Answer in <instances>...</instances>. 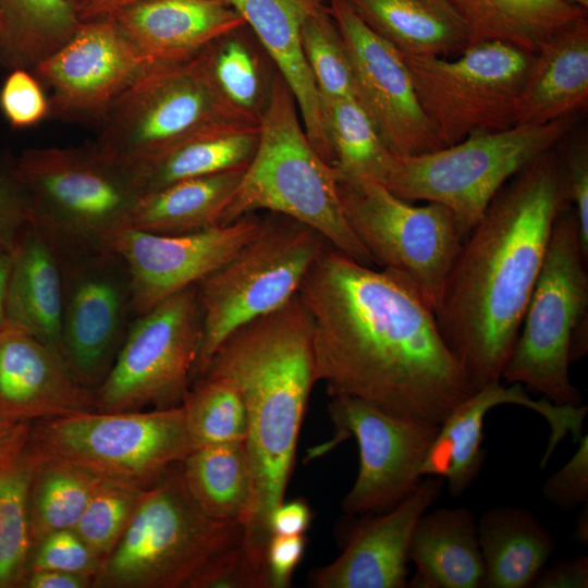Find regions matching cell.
Here are the masks:
<instances>
[{
    "instance_id": "6da1fadb",
    "label": "cell",
    "mask_w": 588,
    "mask_h": 588,
    "mask_svg": "<svg viewBox=\"0 0 588 588\" xmlns=\"http://www.w3.org/2000/svg\"><path fill=\"white\" fill-rule=\"evenodd\" d=\"M298 296L313 322L317 381L331 395L440 426L477 390L445 344L434 311L400 272L373 269L329 246Z\"/></svg>"
},
{
    "instance_id": "7a4b0ae2",
    "label": "cell",
    "mask_w": 588,
    "mask_h": 588,
    "mask_svg": "<svg viewBox=\"0 0 588 588\" xmlns=\"http://www.w3.org/2000/svg\"><path fill=\"white\" fill-rule=\"evenodd\" d=\"M569 207L565 172L553 148L504 184L462 242L434 316L477 390L500 382L553 225Z\"/></svg>"
},
{
    "instance_id": "3957f363",
    "label": "cell",
    "mask_w": 588,
    "mask_h": 588,
    "mask_svg": "<svg viewBox=\"0 0 588 588\" xmlns=\"http://www.w3.org/2000/svg\"><path fill=\"white\" fill-rule=\"evenodd\" d=\"M313 336L311 318L297 293L232 331L199 378L230 381L246 407L245 446L255 505L241 544L257 561H265L270 518L284 501L307 401L317 382Z\"/></svg>"
},
{
    "instance_id": "277c9868",
    "label": "cell",
    "mask_w": 588,
    "mask_h": 588,
    "mask_svg": "<svg viewBox=\"0 0 588 588\" xmlns=\"http://www.w3.org/2000/svg\"><path fill=\"white\" fill-rule=\"evenodd\" d=\"M298 113L294 95L278 73L257 149L222 224L258 210L283 215L320 233L356 261L372 266L344 216L334 170L311 145Z\"/></svg>"
},
{
    "instance_id": "5b68a950",
    "label": "cell",
    "mask_w": 588,
    "mask_h": 588,
    "mask_svg": "<svg viewBox=\"0 0 588 588\" xmlns=\"http://www.w3.org/2000/svg\"><path fill=\"white\" fill-rule=\"evenodd\" d=\"M241 523L217 519L193 499L181 463L146 489L124 535L105 558L93 588H200L243 539Z\"/></svg>"
},
{
    "instance_id": "8992f818",
    "label": "cell",
    "mask_w": 588,
    "mask_h": 588,
    "mask_svg": "<svg viewBox=\"0 0 588 588\" xmlns=\"http://www.w3.org/2000/svg\"><path fill=\"white\" fill-rule=\"evenodd\" d=\"M14 171L59 257L112 249L140 197L127 169L94 145L29 148L14 157Z\"/></svg>"
},
{
    "instance_id": "52a82bcc",
    "label": "cell",
    "mask_w": 588,
    "mask_h": 588,
    "mask_svg": "<svg viewBox=\"0 0 588 588\" xmlns=\"http://www.w3.org/2000/svg\"><path fill=\"white\" fill-rule=\"evenodd\" d=\"M329 246L311 228L269 212L249 242L195 284L203 333L192 384L232 331L280 308L298 293L310 266Z\"/></svg>"
},
{
    "instance_id": "ba28073f",
    "label": "cell",
    "mask_w": 588,
    "mask_h": 588,
    "mask_svg": "<svg viewBox=\"0 0 588 588\" xmlns=\"http://www.w3.org/2000/svg\"><path fill=\"white\" fill-rule=\"evenodd\" d=\"M573 122L571 115L544 124H517L430 152L396 157L383 186L407 201L444 205L466 237L504 184L563 140Z\"/></svg>"
},
{
    "instance_id": "9c48e42d",
    "label": "cell",
    "mask_w": 588,
    "mask_h": 588,
    "mask_svg": "<svg viewBox=\"0 0 588 588\" xmlns=\"http://www.w3.org/2000/svg\"><path fill=\"white\" fill-rule=\"evenodd\" d=\"M572 207L556 219L546 258L503 368L506 384L518 383L555 405L581 404L569 378L575 329L588 319V273Z\"/></svg>"
},
{
    "instance_id": "30bf717a",
    "label": "cell",
    "mask_w": 588,
    "mask_h": 588,
    "mask_svg": "<svg viewBox=\"0 0 588 588\" xmlns=\"http://www.w3.org/2000/svg\"><path fill=\"white\" fill-rule=\"evenodd\" d=\"M30 437L48 455L143 488L195 450L182 405L40 419L30 425Z\"/></svg>"
},
{
    "instance_id": "8fae6325",
    "label": "cell",
    "mask_w": 588,
    "mask_h": 588,
    "mask_svg": "<svg viewBox=\"0 0 588 588\" xmlns=\"http://www.w3.org/2000/svg\"><path fill=\"white\" fill-rule=\"evenodd\" d=\"M535 54L498 40L471 45L453 59L401 53L444 147L516 125Z\"/></svg>"
},
{
    "instance_id": "7c38bea8",
    "label": "cell",
    "mask_w": 588,
    "mask_h": 588,
    "mask_svg": "<svg viewBox=\"0 0 588 588\" xmlns=\"http://www.w3.org/2000/svg\"><path fill=\"white\" fill-rule=\"evenodd\" d=\"M219 123L257 125L220 97L199 51L145 68L108 109L93 145L110 160L127 164Z\"/></svg>"
},
{
    "instance_id": "4fadbf2b",
    "label": "cell",
    "mask_w": 588,
    "mask_h": 588,
    "mask_svg": "<svg viewBox=\"0 0 588 588\" xmlns=\"http://www.w3.org/2000/svg\"><path fill=\"white\" fill-rule=\"evenodd\" d=\"M344 216L373 264L406 277L436 311L465 237L444 205L414 206L371 181L338 182Z\"/></svg>"
},
{
    "instance_id": "5bb4252c",
    "label": "cell",
    "mask_w": 588,
    "mask_h": 588,
    "mask_svg": "<svg viewBox=\"0 0 588 588\" xmlns=\"http://www.w3.org/2000/svg\"><path fill=\"white\" fill-rule=\"evenodd\" d=\"M201 333L195 285L133 318L109 373L95 390L97 411L180 406L192 387Z\"/></svg>"
},
{
    "instance_id": "9a60e30c",
    "label": "cell",
    "mask_w": 588,
    "mask_h": 588,
    "mask_svg": "<svg viewBox=\"0 0 588 588\" xmlns=\"http://www.w3.org/2000/svg\"><path fill=\"white\" fill-rule=\"evenodd\" d=\"M59 258L60 354L73 377L95 391L109 373L133 319L130 272L113 249Z\"/></svg>"
},
{
    "instance_id": "2e32d148",
    "label": "cell",
    "mask_w": 588,
    "mask_h": 588,
    "mask_svg": "<svg viewBox=\"0 0 588 588\" xmlns=\"http://www.w3.org/2000/svg\"><path fill=\"white\" fill-rule=\"evenodd\" d=\"M329 414L336 438L354 436L359 449L358 474L342 501L347 514L389 511L417 489L439 425L393 415L345 394L332 395Z\"/></svg>"
},
{
    "instance_id": "e0dca14e",
    "label": "cell",
    "mask_w": 588,
    "mask_h": 588,
    "mask_svg": "<svg viewBox=\"0 0 588 588\" xmlns=\"http://www.w3.org/2000/svg\"><path fill=\"white\" fill-rule=\"evenodd\" d=\"M344 40L355 81V99L387 147L397 157L443 146L422 110L401 53L372 32L344 0H329Z\"/></svg>"
},
{
    "instance_id": "ac0fdd59",
    "label": "cell",
    "mask_w": 588,
    "mask_h": 588,
    "mask_svg": "<svg viewBox=\"0 0 588 588\" xmlns=\"http://www.w3.org/2000/svg\"><path fill=\"white\" fill-rule=\"evenodd\" d=\"M152 64L112 15L82 21L75 34L33 70L49 88V118L100 122L121 93Z\"/></svg>"
},
{
    "instance_id": "d6986e66",
    "label": "cell",
    "mask_w": 588,
    "mask_h": 588,
    "mask_svg": "<svg viewBox=\"0 0 588 588\" xmlns=\"http://www.w3.org/2000/svg\"><path fill=\"white\" fill-rule=\"evenodd\" d=\"M264 217L245 215L230 223L183 234L127 228L112 242L131 277L133 318L195 285L228 261L261 229Z\"/></svg>"
},
{
    "instance_id": "ffe728a7",
    "label": "cell",
    "mask_w": 588,
    "mask_h": 588,
    "mask_svg": "<svg viewBox=\"0 0 588 588\" xmlns=\"http://www.w3.org/2000/svg\"><path fill=\"white\" fill-rule=\"evenodd\" d=\"M503 404L525 406L548 422L550 437L540 468L548 464L561 440L571 434L577 443L583 436L587 405H555L544 397L534 401L522 384L494 382L471 393L440 425L422 463L421 475L442 478L453 498L462 495L483 465L486 450L481 449V444L485 417L492 408Z\"/></svg>"
},
{
    "instance_id": "44dd1931",
    "label": "cell",
    "mask_w": 588,
    "mask_h": 588,
    "mask_svg": "<svg viewBox=\"0 0 588 588\" xmlns=\"http://www.w3.org/2000/svg\"><path fill=\"white\" fill-rule=\"evenodd\" d=\"M444 480L427 476L389 511L357 522L342 553L313 575L317 588L407 587L408 549L420 516L440 498Z\"/></svg>"
},
{
    "instance_id": "7402d4cb",
    "label": "cell",
    "mask_w": 588,
    "mask_h": 588,
    "mask_svg": "<svg viewBox=\"0 0 588 588\" xmlns=\"http://www.w3.org/2000/svg\"><path fill=\"white\" fill-rule=\"evenodd\" d=\"M97 411L62 357L26 330L0 329V420L32 422Z\"/></svg>"
},
{
    "instance_id": "603a6c76",
    "label": "cell",
    "mask_w": 588,
    "mask_h": 588,
    "mask_svg": "<svg viewBox=\"0 0 588 588\" xmlns=\"http://www.w3.org/2000/svg\"><path fill=\"white\" fill-rule=\"evenodd\" d=\"M111 15L151 63L189 59L218 37L246 25L229 0H140Z\"/></svg>"
},
{
    "instance_id": "cb8c5ba5",
    "label": "cell",
    "mask_w": 588,
    "mask_h": 588,
    "mask_svg": "<svg viewBox=\"0 0 588 588\" xmlns=\"http://www.w3.org/2000/svg\"><path fill=\"white\" fill-rule=\"evenodd\" d=\"M274 63L296 100L308 139L330 166L321 102L302 48V25L317 0H229Z\"/></svg>"
},
{
    "instance_id": "d4e9b609",
    "label": "cell",
    "mask_w": 588,
    "mask_h": 588,
    "mask_svg": "<svg viewBox=\"0 0 588 588\" xmlns=\"http://www.w3.org/2000/svg\"><path fill=\"white\" fill-rule=\"evenodd\" d=\"M259 130L260 125L244 123L208 125L123 166L140 196L179 181L246 169Z\"/></svg>"
},
{
    "instance_id": "484cf974",
    "label": "cell",
    "mask_w": 588,
    "mask_h": 588,
    "mask_svg": "<svg viewBox=\"0 0 588 588\" xmlns=\"http://www.w3.org/2000/svg\"><path fill=\"white\" fill-rule=\"evenodd\" d=\"M588 106V19L555 34L535 54L517 109V124H544Z\"/></svg>"
},
{
    "instance_id": "4316f807",
    "label": "cell",
    "mask_w": 588,
    "mask_h": 588,
    "mask_svg": "<svg viewBox=\"0 0 588 588\" xmlns=\"http://www.w3.org/2000/svg\"><path fill=\"white\" fill-rule=\"evenodd\" d=\"M62 303L60 258L30 221L11 252L5 323L26 330L61 356Z\"/></svg>"
},
{
    "instance_id": "83f0119b",
    "label": "cell",
    "mask_w": 588,
    "mask_h": 588,
    "mask_svg": "<svg viewBox=\"0 0 588 588\" xmlns=\"http://www.w3.org/2000/svg\"><path fill=\"white\" fill-rule=\"evenodd\" d=\"M408 560L416 572L407 587H481L485 564L473 512L458 506L424 513L412 535Z\"/></svg>"
},
{
    "instance_id": "f1b7e54d",
    "label": "cell",
    "mask_w": 588,
    "mask_h": 588,
    "mask_svg": "<svg viewBox=\"0 0 588 588\" xmlns=\"http://www.w3.org/2000/svg\"><path fill=\"white\" fill-rule=\"evenodd\" d=\"M477 532L485 588L531 587L556 547L550 530L520 506L489 509L479 517Z\"/></svg>"
},
{
    "instance_id": "f546056e",
    "label": "cell",
    "mask_w": 588,
    "mask_h": 588,
    "mask_svg": "<svg viewBox=\"0 0 588 588\" xmlns=\"http://www.w3.org/2000/svg\"><path fill=\"white\" fill-rule=\"evenodd\" d=\"M400 53L458 56L470 44L461 15L445 0H344Z\"/></svg>"
},
{
    "instance_id": "4dcf8cb0",
    "label": "cell",
    "mask_w": 588,
    "mask_h": 588,
    "mask_svg": "<svg viewBox=\"0 0 588 588\" xmlns=\"http://www.w3.org/2000/svg\"><path fill=\"white\" fill-rule=\"evenodd\" d=\"M24 422L0 448V588H21L34 547L29 497L39 450Z\"/></svg>"
},
{
    "instance_id": "1f68e13d",
    "label": "cell",
    "mask_w": 588,
    "mask_h": 588,
    "mask_svg": "<svg viewBox=\"0 0 588 588\" xmlns=\"http://www.w3.org/2000/svg\"><path fill=\"white\" fill-rule=\"evenodd\" d=\"M245 169L179 181L142 195L130 228L183 234L222 224Z\"/></svg>"
},
{
    "instance_id": "d6a6232c",
    "label": "cell",
    "mask_w": 588,
    "mask_h": 588,
    "mask_svg": "<svg viewBox=\"0 0 588 588\" xmlns=\"http://www.w3.org/2000/svg\"><path fill=\"white\" fill-rule=\"evenodd\" d=\"M445 1L465 21L469 46L498 40L534 53L561 29L587 16L586 10L562 0Z\"/></svg>"
},
{
    "instance_id": "836d02e7",
    "label": "cell",
    "mask_w": 588,
    "mask_h": 588,
    "mask_svg": "<svg viewBox=\"0 0 588 588\" xmlns=\"http://www.w3.org/2000/svg\"><path fill=\"white\" fill-rule=\"evenodd\" d=\"M200 54L220 97L250 122L260 125L279 73L247 25L207 45Z\"/></svg>"
},
{
    "instance_id": "e575fe53",
    "label": "cell",
    "mask_w": 588,
    "mask_h": 588,
    "mask_svg": "<svg viewBox=\"0 0 588 588\" xmlns=\"http://www.w3.org/2000/svg\"><path fill=\"white\" fill-rule=\"evenodd\" d=\"M193 499L210 516L245 526L254 512L255 487L245 442L204 445L181 463Z\"/></svg>"
},
{
    "instance_id": "d590c367",
    "label": "cell",
    "mask_w": 588,
    "mask_h": 588,
    "mask_svg": "<svg viewBox=\"0 0 588 588\" xmlns=\"http://www.w3.org/2000/svg\"><path fill=\"white\" fill-rule=\"evenodd\" d=\"M0 64L33 71L63 46L82 23L70 0H0Z\"/></svg>"
},
{
    "instance_id": "8d00e7d4",
    "label": "cell",
    "mask_w": 588,
    "mask_h": 588,
    "mask_svg": "<svg viewBox=\"0 0 588 588\" xmlns=\"http://www.w3.org/2000/svg\"><path fill=\"white\" fill-rule=\"evenodd\" d=\"M338 182L371 181L384 185L395 156L355 98L321 106Z\"/></svg>"
},
{
    "instance_id": "74e56055",
    "label": "cell",
    "mask_w": 588,
    "mask_h": 588,
    "mask_svg": "<svg viewBox=\"0 0 588 588\" xmlns=\"http://www.w3.org/2000/svg\"><path fill=\"white\" fill-rule=\"evenodd\" d=\"M39 453L29 497L34 544L51 532L73 529L103 479L78 465Z\"/></svg>"
},
{
    "instance_id": "f35d334b",
    "label": "cell",
    "mask_w": 588,
    "mask_h": 588,
    "mask_svg": "<svg viewBox=\"0 0 588 588\" xmlns=\"http://www.w3.org/2000/svg\"><path fill=\"white\" fill-rule=\"evenodd\" d=\"M181 405L195 449L245 442L247 412L240 392L230 381L201 378L192 384Z\"/></svg>"
},
{
    "instance_id": "ab89813d",
    "label": "cell",
    "mask_w": 588,
    "mask_h": 588,
    "mask_svg": "<svg viewBox=\"0 0 588 588\" xmlns=\"http://www.w3.org/2000/svg\"><path fill=\"white\" fill-rule=\"evenodd\" d=\"M302 48L317 88L321 106L333 100L355 98L351 60L329 10L317 0L302 25Z\"/></svg>"
},
{
    "instance_id": "60d3db41",
    "label": "cell",
    "mask_w": 588,
    "mask_h": 588,
    "mask_svg": "<svg viewBox=\"0 0 588 588\" xmlns=\"http://www.w3.org/2000/svg\"><path fill=\"white\" fill-rule=\"evenodd\" d=\"M146 489L103 478L93 493L73 529L101 561L124 535Z\"/></svg>"
},
{
    "instance_id": "b9f144b4",
    "label": "cell",
    "mask_w": 588,
    "mask_h": 588,
    "mask_svg": "<svg viewBox=\"0 0 588 588\" xmlns=\"http://www.w3.org/2000/svg\"><path fill=\"white\" fill-rule=\"evenodd\" d=\"M0 110L14 128H26L49 118V97L35 73L13 69L0 88Z\"/></svg>"
},
{
    "instance_id": "7bdbcfd3",
    "label": "cell",
    "mask_w": 588,
    "mask_h": 588,
    "mask_svg": "<svg viewBox=\"0 0 588 588\" xmlns=\"http://www.w3.org/2000/svg\"><path fill=\"white\" fill-rule=\"evenodd\" d=\"M101 562L74 529H64L51 532L34 544L27 573L54 569L94 579Z\"/></svg>"
},
{
    "instance_id": "ee69618b",
    "label": "cell",
    "mask_w": 588,
    "mask_h": 588,
    "mask_svg": "<svg viewBox=\"0 0 588 588\" xmlns=\"http://www.w3.org/2000/svg\"><path fill=\"white\" fill-rule=\"evenodd\" d=\"M32 221L27 195L14 171V157L0 160V250L11 253Z\"/></svg>"
},
{
    "instance_id": "f6af8a7d",
    "label": "cell",
    "mask_w": 588,
    "mask_h": 588,
    "mask_svg": "<svg viewBox=\"0 0 588 588\" xmlns=\"http://www.w3.org/2000/svg\"><path fill=\"white\" fill-rule=\"evenodd\" d=\"M572 457L542 486L543 498L562 511L588 502V437L583 434Z\"/></svg>"
},
{
    "instance_id": "bcb514c9",
    "label": "cell",
    "mask_w": 588,
    "mask_h": 588,
    "mask_svg": "<svg viewBox=\"0 0 588 588\" xmlns=\"http://www.w3.org/2000/svg\"><path fill=\"white\" fill-rule=\"evenodd\" d=\"M575 211L583 255L588 259V145L586 137H579L560 158Z\"/></svg>"
},
{
    "instance_id": "7dc6e473",
    "label": "cell",
    "mask_w": 588,
    "mask_h": 588,
    "mask_svg": "<svg viewBox=\"0 0 588 588\" xmlns=\"http://www.w3.org/2000/svg\"><path fill=\"white\" fill-rule=\"evenodd\" d=\"M305 551L303 535H272L266 548L269 588H286Z\"/></svg>"
},
{
    "instance_id": "c3c4849f",
    "label": "cell",
    "mask_w": 588,
    "mask_h": 588,
    "mask_svg": "<svg viewBox=\"0 0 588 588\" xmlns=\"http://www.w3.org/2000/svg\"><path fill=\"white\" fill-rule=\"evenodd\" d=\"M535 588H587L588 556L561 560L544 567L532 583Z\"/></svg>"
},
{
    "instance_id": "681fc988",
    "label": "cell",
    "mask_w": 588,
    "mask_h": 588,
    "mask_svg": "<svg viewBox=\"0 0 588 588\" xmlns=\"http://www.w3.org/2000/svg\"><path fill=\"white\" fill-rule=\"evenodd\" d=\"M310 520L311 512L305 501L301 499L286 503L283 501L271 515V536L304 535L309 527Z\"/></svg>"
},
{
    "instance_id": "f907efd6",
    "label": "cell",
    "mask_w": 588,
    "mask_h": 588,
    "mask_svg": "<svg viewBox=\"0 0 588 588\" xmlns=\"http://www.w3.org/2000/svg\"><path fill=\"white\" fill-rule=\"evenodd\" d=\"M91 586L93 579L88 576L54 569H35L26 574L21 588H88Z\"/></svg>"
},
{
    "instance_id": "816d5d0a",
    "label": "cell",
    "mask_w": 588,
    "mask_h": 588,
    "mask_svg": "<svg viewBox=\"0 0 588 588\" xmlns=\"http://www.w3.org/2000/svg\"><path fill=\"white\" fill-rule=\"evenodd\" d=\"M138 1L140 0H89L79 17L82 21H87L111 15L118 10Z\"/></svg>"
},
{
    "instance_id": "f5cc1de1",
    "label": "cell",
    "mask_w": 588,
    "mask_h": 588,
    "mask_svg": "<svg viewBox=\"0 0 588 588\" xmlns=\"http://www.w3.org/2000/svg\"><path fill=\"white\" fill-rule=\"evenodd\" d=\"M11 270V253L0 250V329L5 324V303Z\"/></svg>"
},
{
    "instance_id": "db71d44e",
    "label": "cell",
    "mask_w": 588,
    "mask_h": 588,
    "mask_svg": "<svg viewBox=\"0 0 588 588\" xmlns=\"http://www.w3.org/2000/svg\"><path fill=\"white\" fill-rule=\"evenodd\" d=\"M581 512L575 520L574 536L580 543L588 542V502L584 504Z\"/></svg>"
},
{
    "instance_id": "11a10c76",
    "label": "cell",
    "mask_w": 588,
    "mask_h": 588,
    "mask_svg": "<svg viewBox=\"0 0 588 588\" xmlns=\"http://www.w3.org/2000/svg\"><path fill=\"white\" fill-rule=\"evenodd\" d=\"M24 422L0 420V448L3 446L21 428Z\"/></svg>"
},
{
    "instance_id": "9f6ffc18",
    "label": "cell",
    "mask_w": 588,
    "mask_h": 588,
    "mask_svg": "<svg viewBox=\"0 0 588 588\" xmlns=\"http://www.w3.org/2000/svg\"><path fill=\"white\" fill-rule=\"evenodd\" d=\"M571 5L578 7L584 10H588V0H562Z\"/></svg>"
},
{
    "instance_id": "6f0895ef",
    "label": "cell",
    "mask_w": 588,
    "mask_h": 588,
    "mask_svg": "<svg viewBox=\"0 0 588 588\" xmlns=\"http://www.w3.org/2000/svg\"><path fill=\"white\" fill-rule=\"evenodd\" d=\"M70 1L76 8L79 14L89 2V0H70Z\"/></svg>"
},
{
    "instance_id": "680465c9",
    "label": "cell",
    "mask_w": 588,
    "mask_h": 588,
    "mask_svg": "<svg viewBox=\"0 0 588 588\" xmlns=\"http://www.w3.org/2000/svg\"><path fill=\"white\" fill-rule=\"evenodd\" d=\"M1 36H2V21H1V15H0V41H1Z\"/></svg>"
}]
</instances>
